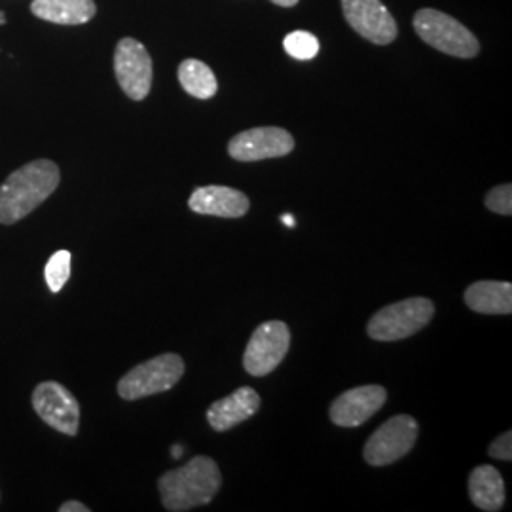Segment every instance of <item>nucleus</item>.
Wrapping results in <instances>:
<instances>
[{"instance_id": "obj_1", "label": "nucleus", "mask_w": 512, "mask_h": 512, "mask_svg": "<svg viewBox=\"0 0 512 512\" xmlns=\"http://www.w3.org/2000/svg\"><path fill=\"white\" fill-rule=\"evenodd\" d=\"M61 173L52 160L19 167L0 184V224H16L46 202L59 186Z\"/></svg>"}, {"instance_id": "obj_2", "label": "nucleus", "mask_w": 512, "mask_h": 512, "mask_svg": "<svg viewBox=\"0 0 512 512\" xmlns=\"http://www.w3.org/2000/svg\"><path fill=\"white\" fill-rule=\"evenodd\" d=\"M222 476L215 459L198 456L186 465L167 471L158 480L165 509L171 512H186L211 503L219 494Z\"/></svg>"}, {"instance_id": "obj_3", "label": "nucleus", "mask_w": 512, "mask_h": 512, "mask_svg": "<svg viewBox=\"0 0 512 512\" xmlns=\"http://www.w3.org/2000/svg\"><path fill=\"white\" fill-rule=\"evenodd\" d=\"M412 23L418 37L442 54L459 59H473L480 54L478 38L463 23H459L458 19L444 12L423 8L416 12Z\"/></svg>"}, {"instance_id": "obj_4", "label": "nucleus", "mask_w": 512, "mask_h": 512, "mask_svg": "<svg viewBox=\"0 0 512 512\" xmlns=\"http://www.w3.org/2000/svg\"><path fill=\"white\" fill-rule=\"evenodd\" d=\"M435 315L429 298H408L385 306L366 325V332L376 342H399L425 329Z\"/></svg>"}, {"instance_id": "obj_5", "label": "nucleus", "mask_w": 512, "mask_h": 512, "mask_svg": "<svg viewBox=\"0 0 512 512\" xmlns=\"http://www.w3.org/2000/svg\"><path fill=\"white\" fill-rule=\"evenodd\" d=\"M183 374V357L177 353H164L131 368L118 382V395L126 401L158 395L179 384Z\"/></svg>"}, {"instance_id": "obj_6", "label": "nucleus", "mask_w": 512, "mask_h": 512, "mask_svg": "<svg viewBox=\"0 0 512 512\" xmlns=\"http://www.w3.org/2000/svg\"><path fill=\"white\" fill-rule=\"evenodd\" d=\"M289 348H291V330L287 327V323L266 321L253 332L245 348L243 366L251 376L262 378L281 365V361L289 353Z\"/></svg>"}, {"instance_id": "obj_7", "label": "nucleus", "mask_w": 512, "mask_h": 512, "mask_svg": "<svg viewBox=\"0 0 512 512\" xmlns=\"http://www.w3.org/2000/svg\"><path fill=\"white\" fill-rule=\"evenodd\" d=\"M418 421L412 416H395L385 421L384 425L366 440L365 461L374 467H385L404 458L418 439Z\"/></svg>"}, {"instance_id": "obj_8", "label": "nucleus", "mask_w": 512, "mask_h": 512, "mask_svg": "<svg viewBox=\"0 0 512 512\" xmlns=\"http://www.w3.org/2000/svg\"><path fill=\"white\" fill-rule=\"evenodd\" d=\"M114 74L122 92L133 101H143L152 88V57L135 38H122L114 52Z\"/></svg>"}, {"instance_id": "obj_9", "label": "nucleus", "mask_w": 512, "mask_h": 512, "mask_svg": "<svg viewBox=\"0 0 512 512\" xmlns=\"http://www.w3.org/2000/svg\"><path fill=\"white\" fill-rule=\"evenodd\" d=\"M33 406L40 420L52 429L74 437L80 427V404L73 393L59 382H42L33 391Z\"/></svg>"}, {"instance_id": "obj_10", "label": "nucleus", "mask_w": 512, "mask_h": 512, "mask_svg": "<svg viewBox=\"0 0 512 512\" xmlns=\"http://www.w3.org/2000/svg\"><path fill=\"white\" fill-rule=\"evenodd\" d=\"M342 10L349 27L372 44L387 46L399 35L397 21L382 0H342Z\"/></svg>"}, {"instance_id": "obj_11", "label": "nucleus", "mask_w": 512, "mask_h": 512, "mask_svg": "<svg viewBox=\"0 0 512 512\" xmlns=\"http://www.w3.org/2000/svg\"><path fill=\"white\" fill-rule=\"evenodd\" d=\"M294 150L293 135L283 128H253L234 135L228 154L238 162L283 158Z\"/></svg>"}, {"instance_id": "obj_12", "label": "nucleus", "mask_w": 512, "mask_h": 512, "mask_svg": "<svg viewBox=\"0 0 512 512\" xmlns=\"http://www.w3.org/2000/svg\"><path fill=\"white\" fill-rule=\"evenodd\" d=\"M387 401L382 385H361L342 393L330 406V420L338 427H359Z\"/></svg>"}, {"instance_id": "obj_13", "label": "nucleus", "mask_w": 512, "mask_h": 512, "mask_svg": "<svg viewBox=\"0 0 512 512\" xmlns=\"http://www.w3.org/2000/svg\"><path fill=\"white\" fill-rule=\"evenodd\" d=\"M188 207L198 215L220 217V219H241L251 209L249 198L230 186H202L196 188L188 200Z\"/></svg>"}, {"instance_id": "obj_14", "label": "nucleus", "mask_w": 512, "mask_h": 512, "mask_svg": "<svg viewBox=\"0 0 512 512\" xmlns=\"http://www.w3.org/2000/svg\"><path fill=\"white\" fill-rule=\"evenodd\" d=\"M260 408V397L253 387H239L232 395L211 404L207 421L215 431H228L243 421L251 420Z\"/></svg>"}, {"instance_id": "obj_15", "label": "nucleus", "mask_w": 512, "mask_h": 512, "mask_svg": "<svg viewBox=\"0 0 512 512\" xmlns=\"http://www.w3.org/2000/svg\"><path fill=\"white\" fill-rule=\"evenodd\" d=\"M465 304L484 315H509L512 311V285L505 281H476L465 291Z\"/></svg>"}, {"instance_id": "obj_16", "label": "nucleus", "mask_w": 512, "mask_h": 512, "mask_svg": "<svg viewBox=\"0 0 512 512\" xmlns=\"http://www.w3.org/2000/svg\"><path fill=\"white\" fill-rule=\"evenodd\" d=\"M31 12L57 25H84L97 14L93 0H33Z\"/></svg>"}, {"instance_id": "obj_17", "label": "nucleus", "mask_w": 512, "mask_h": 512, "mask_svg": "<svg viewBox=\"0 0 512 512\" xmlns=\"http://www.w3.org/2000/svg\"><path fill=\"white\" fill-rule=\"evenodd\" d=\"M469 497L482 511H501L505 505V482L492 465H480L469 476Z\"/></svg>"}, {"instance_id": "obj_18", "label": "nucleus", "mask_w": 512, "mask_h": 512, "mask_svg": "<svg viewBox=\"0 0 512 512\" xmlns=\"http://www.w3.org/2000/svg\"><path fill=\"white\" fill-rule=\"evenodd\" d=\"M177 74L184 92L196 99H211L219 92L217 76L200 59H184Z\"/></svg>"}, {"instance_id": "obj_19", "label": "nucleus", "mask_w": 512, "mask_h": 512, "mask_svg": "<svg viewBox=\"0 0 512 512\" xmlns=\"http://www.w3.org/2000/svg\"><path fill=\"white\" fill-rule=\"evenodd\" d=\"M44 277L52 293H61L65 283L71 277V253L69 251H57L50 256L44 268Z\"/></svg>"}, {"instance_id": "obj_20", "label": "nucleus", "mask_w": 512, "mask_h": 512, "mask_svg": "<svg viewBox=\"0 0 512 512\" xmlns=\"http://www.w3.org/2000/svg\"><path fill=\"white\" fill-rule=\"evenodd\" d=\"M283 46L287 54L300 61H310L319 54V40L308 31H294L287 35L283 40Z\"/></svg>"}, {"instance_id": "obj_21", "label": "nucleus", "mask_w": 512, "mask_h": 512, "mask_svg": "<svg viewBox=\"0 0 512 512\" xmlns=\"http://www.w3.org/2000/svg\"><path fill=\"white\" fill-rule=\"evenodd\" d=\"M486 207L490 211H494L497 215H505L511 217L512 215V186L511 184H501L495 186L488 194H486Z\"/></svg>"}, {"instance_id": "obj_22", "label": "nucleus", "mask_w": 512, "mask_h": 512, "mask_svg": "<svg viewBox=\"0 0 512 512\" xmlns=\"http://www.w3.org/2000/svg\"><path fill=\"white\" fill-rule=\"evenodd\" d=\"M488 454H490V458L501 459V461H511L512 459V433L511 431H507V433H503L501 437H497V439L490 444V448H488Z\"/></svg>"}, {"instance_id": "obj_23", "label": "nucleus", "mask_w": 512, "mask_h": 512, "mask_svg": "<svg viewBox=\"0 0 512 512\" xmlns=\"http://www.w3.org/2000/svg\"><path fill=\"white\" fill-rule=\"evenodd\" d=\"M59 512H90V507H86L80 501H67L59 507Z\"/></svg>"}, {"instance_id": "obj_24", "label": "nucleus", "mask_w": 512, "mask_h": 512, "mask_svg": "<svg viewBox=\"0 0 512 512\" xmlns=\"http://www.w3.org/2000/svg\"><path fill=\"white\" fill-rule=\"evenodd\" d=\"M277 6H283V8H293L298 4V0H272Z\"/></svg>"}, {"instance_id": "obj_25", "label": "nucleus", "mask_w": 512, "mask_h": 512, "mask_svg": "<svg viewBox=\"0 0 512 512\" xmlns=\"http://www.w3.org/2000/svg\"><path fill=\"white\" fill-rule=\"evenodd\" d=\"M281 222H283V224H287V226H291V228L296 226V220H294L293 215H283V217H281Z\"/></svg>"}, {"instance_id": "obj_26", "label": "nucleus", "mask_w": 512, "mask_h": 512, "mask_svg": "<svg viewBox=\"0 0 512 512\" xmlns=\"http://www.w3.org/2000/svg\"><path fill=\"white\" fill-rule=\"evenodd\" d=\"M181 454H183V448H181V446H175V448H173V456H175V458H179Z\"/></svg>"}, {"instance_id": "obj_27", "label": "nucleus", "mask_w": 512, "mask_h": 512, "mask_svg": "<svg viewBox=\"0 0 512 512\" xmlns=\"http://www.w3.org/2000/svg\"><path fill=\"white\" fill-rule=\"evenodd\" d=\"M0 23H2V25L6 23V18H4V14H2V12H0Z\"/></svg>"}]
</instances>
